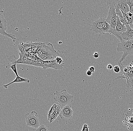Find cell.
<instances>
[{"label":"cell","instance_id":"obj_16","mask_svg":"<svg viewBox=\"0 0 133 131\" xmlns=\"http://www.w3.org/2000/svg\"><path fill=\"white\" fill-rule=\"evenodd\" d=\"M124 17L128 22V25L132 27L133 25V15L130 12L126 14H123Z\"/></svg>","mask_w":133,"mask_h":131},{"label":"cell","instance_id":"obj_22","mask_svg":"<svg viewBox=\"0 0 133 131\" xmlns=\"http://www.w3.org/2000/svg\"><path fill=\"white\" fill-rule=\"evenodd\" d=\"M81 131H89V127L87 124H84Z\"/></svg>","mask_w":133,"mask_h":131},{"label":"cell","instance_id":"obj_5","mask_svg":"<svg viewBox=\"0 0 133 131\" xmlns=\"http://www.w3.org/2000/svg\"><path fill=\"white\" fill-rule=\"evenodd\" d=\"M25 121L27 126L36 128L40 126V121L37 112L33 111L30 113L25 114Z\"/></svg>","mask_w":133,"mask_h":131},{"label":"cell","instance_id":"obj_25","mask_svg":"<svg viewBox=\"0 0 133 131\" xmlns=\"http://www.w3.org/2000/svg\"><path fill=\"white\" fill-rule=\"evenodd\" d=\"M107 68L108 70H111L113 68V66H112L111 64H109V65H108V66H107Z\"/></svg>","mask_w":133,"mask_h":131},{"label":"cell","instance_id":"obj_4","mask_svg":"<svg viewBox=\"0 0 133 131\" xmlns=\"http://www.w3.org/2000/svg\"><path fill=\"white\" fill-rule=\"evenodd\" d=\"M108 4L110 6L108 17L106 21L112 29H115L117 22V16L115 12L116 6L114 1H109Z\"/></svg>","mask_w":133,"mask_h":131},{"label":"cell","instance_id":"obj_8","mask_svg":"<svg viewBox=\"0 0 133 131\" xmlns=\"http://www.w3.org/2000/svg\"><path fill=\"white\" fill-rule=\"evenodd\" d=\"M90 30L94 33L98 35L99 36L105 35L101 18L93 22L91 25Z\"/></svg>","mask_w":133,"mask_h":131},{"label":"cell","instance_id":"obj_26","mask_svg":"<svg viewBox=\"0 0 133 131\" xmlns=\"http://www.w3.org/2000/svg\"><path fill=\"white\" fill-rule=\"evenodd\" d=\"M86 74H87V76H91L92 75V73L89 70H87V72H86Z\"/></svg>","mask_w":133,"mask_h":131},{"label":"cell","instance_id":"obj_7","mask_svg":"<svg viewBox=\"0 0 133 131\" xmlns=\"http://www.w3.org/2000/svg\"><path fill=\"white\" fill-rule=\"evenodd\" d=\"M126 30H127V28L126 26L122 24L120 21L119 18L117 17V24L115 29H112L110 27L108 33L113 34L117 37L120 41H121L122 40V39H121V35L125 32Z\"/></svg>","mask_w":133,"mask_h":131},{"label":"cell","instance_id":"obj_6","mask_svg":"<svg viewBox=\"0 0 133 131\" xmlns=\"http://www.w3.org/2000/svg\"><path fill=\"white\" fill-rule=\"evenodd\" d=\"M3 12V11H0V34L4 36L11 38L13 42H15L17 39L15 36L12 34H8L6 32L7 30V21L4 18V15H2Z\"/></svg>","mask_w":133,"mask_h":131},{"label":"cell","instance_id":"obj_20","mask_svg":"<svg viewBox=\"0 0 133 131\" xmlns=\"http://www.w3.org/2000/svg\"><path fill=\"white\" fill-rule=\"evenodd\" d=\"M127 1L130 9V12L133 15V0H127ZM131 28L133 29V25Z\"/></svg>","mask_w":133,"mask_h":131},{"label":"cell","instance_id":"obj_27","mask_svg":"<svg viewBox=\"0 0 133 131\" xmlns=\"http://www.w3.org/2000/svg\"><path fill=\"white\" fill-rule=\"evenodd\" d=\"M58 44H62V42H58Z\"/></svg>","mask_w":133,"mask_h":131},{"label":"cell","instance_id":"obj_23","mask_svg":"<svg viewBox=\"0 0 133 131\" xmlns=\"http://www.w3.org/2000/svg\"><path fill=\"white\" fill-rule=\"evenodd\" d=\"M99 53L98 52H95L94 53V54L92 56L94 57L95 58H98L99 57Z\"/></svg>","mask_w":133,"mask_h":131},{"label":"cell","instance_id":"obj_15","mask_svg":"<svg viewBox=\"0 0 133 131\" xmlns=\"http://www.w3.org/2000/svg\"><path fill=\"white\" fill-rule=\"evenodd\" d=\"M24 82L26 83H29L30 82V80L29 79H27L21 78L19 76H16V78L13 81L10 83L8 84L4 85H3V87L5 88H7V87L8 86L12 84L17 82Z\"/></svg>","mask_w":133,"mask_h":131},{"label":"cell","instance_id":"obj_1","mask_svg":"<svg viewBox=\"0 0 133 131\" xmlns=\"http://www.w3.org/2000/svg\"><path fill=\"white\" fill-rule=\"evenodd\" d=\"M37 56L44 61L55 60L57 57H65L64 52L62 51H56L54 49L52 44L49 43L47 45L43 43L38 50L37 53Z\"/></svg>","mask_w":133,"mask_h":131},{"label":"cell","instance_id":"obj_12","mask_svg":"<svg viewBox=\"0 0 133 131\" xmlns=\"http://www.w3.org/2000/svg\"><path fill=\"white\" fill-rule=\"evenodd\" d=\"M127 30L121 35L122 40H129L133 39V29L129 25H125ZM121 40V41H122Z\"/></svg>","mask_w":133,"mask_h":131},{"label":"cell","instance_id":"obj_11","mask_svg":"<svg viewBox=\"0 0 133 131\" xmlns=\"http://www.w3.org/2000/svg\"><path fill=\"white\" fill-rule=\"evenodd\" d=\"M45 68L44 70H46L49 68L54 69L55 70L63 69L65 65H61L57 63L55 60H49V61H45Z\"/></svg>","mask_w":133,"mask_h":131},{"label":"cell","instance_id":"obj_28","mask_svg":"<svg viewBox=\"0 0 133 131\" xmlns=\"http://www.w3.org/2000/svg\"><path fill=\"white\" fill-rule=\"evenodd\" d=\"M132 87H133V82H132Z\"/></svg>","mask_w":133,"mask_h":131},{"label":"cell","instance_id":"obj_18","mask_svg":"<svg viewBox=\"0 0 133 131\" xmlns=\"http://www.w3.org/2000/svg\"><path fill=\"white\" fill-rule=\"evenodd\" d=\"M43 44V43L41 42H33L31 51L33 53H35L36 54H37L38 50L39 49L40 47H41Z\"/></svg>","mask_w":133,"mask_h":131},{"label":"cell","instance_id":"obj_17","mask_svg":"<svg viewBox=\"0 0 133 131\" xmlns=\"http://www.w3.org/2000/svg\"><path fill=\"white\" fill-rule=\"evenodd\" d=\"M101 19L104 33L105 34L106 33H108L109 30L110 28V26L106 21V19L104 17H101Z\"/></svg>","mask_w":133,"mask_h":131},{"label":"cell","instance_id":"obj_14","mask_svg":"<svg viewBox=\"0 0 133 131\" xmlns=\"http://www.w3.org/2000/svg\"><path fill=\"white\" fill-rule=\"evenodd\" d=\"M61 110V108L59 105L55 104L52 106V107H51L50 110H51L52 113H54V114L49 121L50 123L53 122L54 120L56 119V118L59 114Z\"/></svg>","mask_w":133,"mask_h":131},{"label":"cell","instance_id":"obj_10","mask_svg":"<svg viewBox=\"0 0 133 131\" xmlns=\"http://www.w3.org/2000/svg\"><path fill=\"white\" fill-rule=\"evenodd\" d=\"M115 1L123 14H126L130 12V9L127 0H115Z\"/></svg>","mask_w":133,"mask_h":131},{"label":"cell","instance_id":"obj_13","mask_svg":"<svg viewBox=\"0 0 133 131\" xmlns=\"http://www.w3.org/2000/svg\"><path fill=\"white\" fill-rule=\"evenodd\" d=\"M13 56L10 57L9 59H11L10 60V62L8 63L6 68L7 69H11L16 76H19L16 67L17 63H16V61L17 60H16V57L15 56L14 57H13Z\"/></svg>","mask_w":133,"mask_h":131},{"label":"cell","instance_id":"obj_19","mask_svg":"<svg viewBox=\"0 0 133 131\" xmlns=\"http://www.w3.org/2000/svg\"><path fill=\"white\" fill-rule=\"evenodd\" d=\"M32 131H50L49 129L47 127L44 125L40 126L39 127L36 128H34Z\"/></svg>","mask_w":133,"mask_h":131},{"label":"cell","instance_id":"obj_21","mask_svg":"<svg viewBox=\"0 0 133 131\" xmlns=\"http://www.w3.org/2000/svg\"><path fill=\"white\" fill-rule=\"evenodd\" d=\"M114 71L115 73H118L121 72V68L118 65L115 66L114 68Z\"/></svg>","mask_w":133,"mask_h":131},{"label":"cell","instance_id":"obj_3","mask_svg":"<svg viewBox=\"0 0 133 131\" xmlns=\"http://www.w3.org/2000/svg\"><path fill=\"white\" fill-rule=\"evenodd\" d=\"M117 51L123 53V56L118 61L122 63L126 56L133 54V39L120 41L117 45Z\"/></svg>","mask_w":133,"mask_h":131},{"label":"cell","instance_id":"obj_2","mask_svg":"<svg viewBox=\"0 0 133 131\" xmlns=\"http://www.w3.org/2000/svg\"><path fill=\"white\" fill-rule=\"evenodd\" d=\"M54 94L56 95L54 100L59 103L61 109L67 105H70L74 101V96L68 93L66 89H63L61 92L56 91Z\"/></svg>","mask_w":133,"mask_h":131},{"label":"cell","instance_id":"obj_24","mask_svg":"<svg viewBox=\"0 0 133 131\" xmlns=\"http://www.w3.org/2000/svg\"><path fill=\"white\" fill-rule=\"evenodd\" d=\"M89 70L91 71L92 73L95 72V67L94 66H91L89 68Z\"/></svg>","mask_w":133,"mask_h":131},{"label":"cell","instance_id":"obj_9","mask_svg":"<svg viewBox=\"0 0 133 131\" xmlns=\"http://www.w3.org/2000/svg\"><path fill=\"white\" fill-rule=\"evenodd\" d=\"M73 110L71 105H67L61 109L60 114V117L61 119L70 120L73 118Z\"/></svg>","mask_w":133,"mask_h":131}]
</instances>
